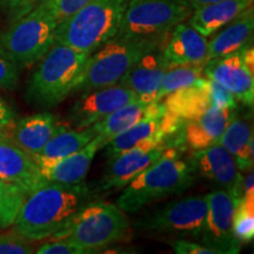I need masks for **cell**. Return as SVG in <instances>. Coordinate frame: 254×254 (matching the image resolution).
<instances>
[{
    "label": "cell",
    "mask_w": 254,
    "mask_h": 254,
    "mask_svg": "<svg viewBox=\"0 0 254 254\" xmlns=\"http://www.w3.org/2000/svg\"><path fill=\"white\" fill-rule=\"evenodd\" d=\"M95 199L94 190L85 183L66 185L47 182L26 195L12 224L13 232L30 243L49 239L82 206Z\"/></svg>",
    "instance_id": "cell-1"
},
{
    "label": "cell",
    "mask_w": 254,
    "mask_h": 254,
    "mask_svg": "<svg viewBox=\"0 0 254 254\" xmlns=\"http://www.w3.org/2000/svg\"><path fill=\"white\" fill-rule=\"evenodd\" d=\"M195 176L190 159L166 146L160 157L125 187L116 205L125 213H136L151 202L185 192L194 184Z\"/></svg>",
    "instance_id": "cell-2"
},
{
    "label": "cell",
    "mask_w": 254,
    "mask_h": 254,
    "mask_svg": "<svg viewBox=\"0 0 254 254\" xmlns=\"http://www.w3.org/2000/svg\"><path fill=\"white\" fill-rule=\"evenodd\" d=\"M163 37L125 38L114 36L88 56L72 92L85 93L118 84L142 55L160 45Z\"/></svg>",
    "instance_id": "cell-3"
},
{
    "label": "cell",
    "mask_w": 254,
    "mask_h": 254,
    "mask_svg": "<svg viewBox=\"0 0 254 254\" xmlns=\"http://www.w3.org/2000/svg\"><path fill=\"white\" fill-rule=\"evenodd\" d=\"M128 0H91L58 24L55 43L91 55L118 33Z\"/></svg>",
    "instance_id": "cell-4"
},
{
    "label": "cell",
    "mask_w": 254,
    "mask_h": 254,
    "mask_svg": "<svg viewBox=\"0 0 254 254\" xmlns=\"http://www.w3.org/2000/svg\"><path fill=\"white\" fill-rule=\"evenodd\" d=\"M131 232V222L123 209L93 200L82 206L52 239L72 241L88 254L128 240Z\"/></svg>",
    "instance_id": "cell-5"
},
{
    "label": "cell",
    "mask_w": 254,
    "mask_h": 254,
    "mask_svg": "<svg viewBox=\"0 0 254 254\" xmlns=\"http://www.w3.org/2000/svg\"><path fill=\"white\" fill-rule=\"evenodd\" d=\"M86 53L55 43L41 58L28 81L26 98L40 107H53L72 93Z\"/></svg>",
    "instance_id": "cell-6"
},
{
    "label": "cell",
    "mask_w": 254,
    "mask_h": 254,
    "mask_svg": "<svg viewBox=\"0 0 254 254\" xmlns=\"http://www.w3.org/2000/svg\"><path fill=\"white\" fill-rule=\"evenodd\" d=\"M58 21L50 8L39 1L28 13L0 34V46L19 68L36 65L55 44Z\"/></svg>",
    "instance_id": "cell-7"
},
{
    "label": "cell",
    "mask_w": 254,
    "mask_h": 254,
    "mask_svg": "<svg viewBox=\"0 0 254 254\" xmlns=\"http://www.w3.org/2000/svg\"><path fill=\"white\" fill-rule=\"evenodd\" d=\"M186 0H128L117 37H163L192 14Z\"/></svg>",
    "instance_id": "cell-8"
},
{
    "label": "cell",
    "mask_w": 254,
    "mask_h": 254,
    "mask_svg": "<svg viewBox=\"0 0 254 254\" xmlns=\"http://www.w3.org/2000/svg\"><path fill=\"white\" fill-rule=\"evenodd\" d=\"M207 214L206 195L186 196L139 219L135 230L151 234H171L199 239Z\"/></svg>",
    "instance_id": "cell-9"
},
{
    "label": "cell",
    "mask_w": 254,
    "mask_h": 254,
    "mask_svg": "<svg viewBox=\"0 0 254 254\" xmlns=\"http://www.w3.org/2000/svg\"><path fill=\"white\" fill-rule=\"evenodd\" d=\"M166 146L163 136H153L111 159L93 190L95 194H110L125 189L138 174L160 157Z\"/></svg>",
    "instance_id": "cell-10"
},
{
    "label": "cell",
    "mask_w": 254,
    "mask_h": 254,
    "mask_svg": "<svg viewBox=\"0 0 254 254\" xmlns=\"http://www.w3.org/2000/svg\"><path fill=\"white\" fill-rule=\"evenodd\" d=\"M207 214L199 239L219 254H238L241 245L233 233V214L238 198L219 189L206 195Z\"/></svg>",
    "instance_id": "cell-11"
},
{
    "label": "cell",
    "mask_w": 254,
    "mask_h": 254,
    "mask_svg": "<svg viewBox=\"0 0 254 254\" xmlns=\"http://www.w3.org/2000/svg\"><path fill=\"white\" fill-rule=\"evenodd\" d=\"M135 99V94L120 82L85 92L69 110L68 125L87 128Z\"/></svg>",
    "instance_id": "cell-12"
},
{
    "label": "cell",
    "mask_w": 254,
    "mask_h": 254,
    "mask_svg": "<svg viewBox=\"0 0 254 254\" xmlns=\"http://www.w3.org/2000/svg\"><path fill=\"white\" fill-rule=\"evenodd\" d=\"M195 174L226 190L236 198L243 196V173L237 166L233 155L224 146L215 144L193 151L189 158Z\"/></svg>",
    "instance_id": "cell-13"
},
{
    "label": "cell",
    "mask_w": 254,
    "mask_h": 254,
    "mask_svg": "<svg viewBox=\"0 0 254 254\" xmlns=\"http://www.w3.org/2000/svg\"><path fill=\"white\" fill-rule=\"evenodd\" d=\"M202 74L230 91L237 101L246 106H253L254 72L245 65L240 51L207 60Z\"/></svg>",
    "instance_id": "cell-14"
},
{
    "label": "cell",
    "mask_w": 254,
    "mask_h": 254,
    "mask_svg": "<svg viewBox=\"0 0 254 254\" xmlns=\"http://www.w3.org/2000/svg\"><path fill=\"white\" fill-rule=\"evenodd\" d=\"M0 180L30 194L47 183L31 154L0 131Z\"/></svg>",
    "instance_id": "cell-15"
},
{
    "label": "cell",
    "mask_w": 254,
    "mask_h": 254,
    "mask_svg": "<svg viewBox=\"0 0 254 254\" xmlns=\"http://www.w3.org/2000/svg\"><path fill=\"white\" fill-rule=\"evenodd\" d=\"M167 69L168 63L164 56V47L158 45L139 58L124 75L120 84L128 87L141 103H153L159 100V90Z\"/></svg>",
    "instance_id": "cell-16"
},
{
    "label": "cell",
    "mask_w": 254,
    "mask_h": 254,
    "mask_svg": "<svg viewBox=\"0 0 254 254\" xmlns=\"http://www.w3.org/2000/svg\"><path fill=\"white\" fill-rule=\"evenodd\" d=\"M234 111L228 107H209L201 116L184 122L182 128L172 135L176 136L177 141L170 146L178 148L179 145H185L192 151H196L218 144L228 123L236 114Z\"/></svg>",
    "instance_id": "cell-17"
},
{
    "label": "cell",
    "mask_w": 254,
    "mask_h": 254,
    "mask_svg": "<svg viewBox=\"0 0 254 254\" xmlns=\"http://www.w3.org/2000/svg\"><path fill=\"white\" fill-rule=\"evenodd\" d=\"M164 111L165 106L161 100L145 104L135 99L116 110L100 122L95 123L92 125V128L97 133L99 146L103 148L127 128L144 120L161 116Z\"/></svg>",
    "instance_id": "cell-18"
},
{
    "label": "cell",
    "mask_w": 254,
    "mask_h": 254,
    "mask_svg": "<svg viewBox=\"0 0 254 254\" xmlns=\"http://www.w3.org/2000/svg\"><path fill=\"white\" fill-rule=\"evenodd\" d=\"M100 150L97 136L75 153L69 154L58 160L37 161L41 176L46 182L78 185L85 183L92 161Z\"/></svg>",
    "instance_id": "cell-19"
},
{
    "label": "cell",
    "mask_w": 254,
    "mask_h": 254,
    "mask_svg": "<svg viewBox=\"0 0 254 254\" xmlns=\"http://www.w3.org/2000/svg\"><path fill=\"white\" fill-rule=\"evenodd\" d=\"M67 126L68 124L58 122L51 112H39L18 122L15 120L13 126L5 133L24 151L33 155L39 153L57 132Z\"/></svg>",
    "instance_id": "cell-20"
},
{
    "label": "cell",
    "mask_w": 254,
    "mask_h": 254,
    "mask_svg": "<svg viewBox=\"0 0 254 254\" xmlns=\"http://www.w3.org/2000/svg\"><path fill=\"white\" fill-rule=\"evenodd\" d=\"M170 39L164 47L168 67L185 64L207 62L208 40L190 24L180 23L172 28Z\"/></svg>",
    "instance_id": "cell-21"
},
{
    "label": "cell",
    "mask_w": 254,
    "mask_h": 254,
    "mask_svg": "<svg viewBox=\"0 0 254 254\" xmlns=\"http://www.w3.org/2000/svg\"><path fill=\"white\" fill-rule=\"evenodd\" d=\"M254 31V8H249L237 15L231 23L214 33L208 41L207 60L238 52L252 43Z\"/></svg>",
    "instance_id": "cell-22"
},
{
    "label": "cell",
    "mask_w": 254,
    "mask_h": 254,
    "mask_svg": "<svg viewBox=\"0 0 254 254\" xmlns=\"http://www.w3.org/2000/svg\"><path fill=\"white\" fill-rule=\"evenodd\" d=\"M253 5V0H224L193 8L190 25L206 38L213 36L237 15Z\"/></svg>",
    "instance_id": "cell-23"
},
{
    "label": "cell",
    "mask_w": 254,
    "mask_h": 254,
    "mask_svg": "<svg viewBox=\"0 0 254 254\" xmlns=\"http://www.w3.org/2000/svg\"><path fill=\"white\" fill-rule=\"evenodd\" d=\"M161 100L165 109L185 122L201 116L212 107L207 90V79L202 75L195 84L171 92Z\"/></svg>",
    "instance_id": "cell-24"
},
{
    "label": "cell",
    "mask_w": 254,
    "mask_h": 254,
    "mask_svg": "<svg viewBox=\"0 0 254 254\" xmlns=\"http://www.w3.org/2000/svg\"><path fill=\"white\" fill-rule=\"evenodd\" d=\"M218 144L224 146L233 155L241 173L253 168V133L247 120L234 114L228 123Z\"/></svg>",
    "instance_id": "cell-25"
},
{
    "label": "cell",
    "mask_w": 254,
    "mask_h": 254,
    "mask_svg": "<svg viewBox=\"0 0 254 254\" xmlns=\"http://www.w3.org/2000/svg\"><path fill=\"white\" fill-rule=\"evenodd\" d=\"M97 136V133L93 128H75L69 129L68 126L64 127L56 133L39 153L31 155L36 161H52L58 160L69 154L75 153L82 147H85L88 142Z\"/></svg>",
    "instance_id": "cell-26"
},
{
    "label": "cell",
    "mask_w": 254,
    "mask_h": 254,
    "mask_svg": "<svg viewBox=\"0 0 254 254\" xmlns=\"http://www.w3.org/2000/svg\"><path fill=\"white\" fill-rule=\"evenodd\" d=\"M161 116L135 124L117 135L116 138H113L105 146L106 158L111 160L123 152L134 147L139 142L153 138V136H163L165 140H167L166 135L163 132V127H161Z\"/></svg>",
    "instance_id": "cell-27"
},
{
    "label": "cell",
    "mask_w": 254,
    "mask_h": 254,
    "mask_svg": "<svg viewBox=\"0 0 254 254\" xmlns=\"http://www.w3.org/2000/svg\"><path fill=\"white\" fill-rule=\"evenodd\" d=\"M204 65L205 64H185L168 67L159 90L158 99L161 100L171 92L195 84L202 75Z\"/></svg>",
    "instance_id": "cell-28"
},
{
    "label": "cell",
    "mask_w": 254,
    "mask_h": 254,
    "mask_svg": "<svg viewBox=\"0 0 254 254\" xmlns=\"http://www.w3.org/2000/svg\"><path fill=\"white\" fill-rule=\"evenodd\" d=\"M233 233L241 244L251 243L254 238V198L241 196L233 214Z\"/></svg>",
    "instance_id": "cell-29"
},
{
    "label": "cell",
    "mask_w": 254,
    "mask_h": 254,
    "mask_svg": "<svg viewBox=\"0 0 254 254\" xmlns=\"http://www.w3.org/2000/svg\"><path fill=\"white\" fill-rule=\"evenodd\" d=\"M25 198L20 189L0 180V230L12 226Z\"/></svg>",
    "instance_id": "cell-30"
},
{
    "label": "cell",
    "mask_w": 254,
    "mask_h": 254,
    "mask_svg": "<svg viewBox=\"0 0 254 254\" xmlns=\"http://www.w3.org/2000/svg\"><path fill=\"white\" fill-rule=\"evenodd\" d=\"M19 67L0 46V88L6 91L17 90Z\"/></svg>",
    "instance_id": "cell-31"
},
{
    "label": "cell",
    "mask_w": 254,
    "mask_h": 254,
    "mask_svg": "<svg viewBox=\"0 0 254 254\" xmlns=\"http://www.w3.org/2000/svg\"><path fill=\"white\" fill-rule=\"evenodd\" d=\"M40 1H43L50 8L59 24L78 12L91 0H40Z\"/></svg>",
    "instance_id": "cell-32"
},
{
    "label": "cell",
    "mask_w": 254,
    "mask_h": 254,
    "mask_svg": "<svg viewBox=\"0 0 254 254\" xmlns=\"http://www.w3.org/2000/svg\"><path fill=\"white\" fill-rule=\"evenodd\" d=\"M34 249L30 241L17 233H0V254H30Z\"/></svg>",
    "instance_id": "cell-33"
},
{
    "label": "cell",
    "mask_w": 254,
    "mask_h": 254,
    "mask_svg": "<svg viewBox=\"0 0 254 254\" xmlns=\"http://www.w3.org/2000/svg\"><path fill=\"white\" fill-rule=\"evenodd\" d=\"M206 79H207V90L209 98H211L212 107H217V109L228 107V109L236 110L238 101L234 95L220 84H218L217 81L211 80L208 78Z\"/></svg>",
    "instance_id": "cell-34"
},
{
    "label": "cell",
    "mask_w": 254,
    "mask_h": 254,
    "mask_svg": "<svg viewBox=\"0 0 254 254\" xmlns=\"http://www.w3.org/2000/svg\"><path fill=\"white\" fill-rule=\"evenodd\" d=\"M37 254H87L86 251L82 250L72 241L66 239H52V241H47L43 245L38 247L34 251Z\"/></svg>",
    "instance_id": "cell-35"
},
{
    "label": "cell",
    "mask_w": 254,
    "mask_h": 254,
    "mask_svg": "<svg viewBox=\"0 0 254 254\" xmlns=\"http://www.w3.org/2000/svg\"><path fill=\"white\" fill-rule=\"evenodd\" d=\"M167 245L178 254H219L217 251L205 246L204 244H198L195 241L183 239L168 240Z\"/></svg>",
    "instance_id": "cell-36"
},
{
    "label": "cell",
    "mask_w": 254,
    "mask_h": 254,
    "mask_svg": "<svg viewBox=\"0 0 254 254\" xmlns=\"http://www.w3.org/2000/svg\"><path fill=\"white\" fill-rule=\"evenodd\" d=\"M40 0H2L6 14L12 21L21 18L36 6Z\"/></svg>",
    "instance_id": "cell-37"
},
{
    "label": "cell",
    "mask_w": 254,
    "mask_h": 254,
    "mask_svg": "<svg viewBox=\"0 0 254 254\" xmlns=\"http://www.w3.org/2000/svg\"><path fill=\"white\" fill-rule=\"evenodd\" d=\"M17 114L9 105L0 97V131L6 132L13 126Z\"/></svg>",
    "instance_id": "cell-38"
},
{
    "label": "cell",
    "mask_w": 254,
    "mask_h": 254,
    "mask_svg": "<svg viewBox=\"0 0 254 254\" xmlns=\"http://www.w3.org/2000/svg\"><path fill=\"white\" fill-rule=\"evenodd\" d=\"M186 1L190 5V7L194 8V7H198V6H201V5L212 4V2L224 1V0H186Z\"/></svg>",
    "instance_id": "cell-39"
}]
</instances>
